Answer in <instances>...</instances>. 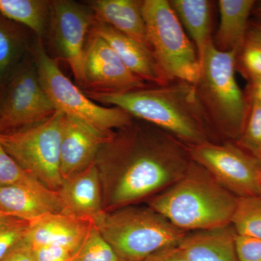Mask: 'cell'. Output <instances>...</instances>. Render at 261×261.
<instances>
[{"instance_id": "cell-10", "label": "cell", "mask_w": 261, "mask_h": 261, "mask_svg": "<svg viewBox=\"0 0 261 261\" xmlns=\"http://www.w3.org/2000/svg\"><path fill=\"white\" fill-rule=\"evenodd\" d=\"M192 161L238 197L260 195L258 161L231 142L190 146Z\"/></svg>"}, {"instance_id": "cell-7", "label": "cell", "mask_w": 261, "mask_h": 261, "mask_svg": "<svg viewBox=\"0 0 261 261\" xmlns=\"http://www.w3.org/2000/svg\"><path fill=\"white\" fill-rule=\"evenodd\" d=\"M140 5L151 53L166 80L195 84L200 58L169 1L143 0Z\"/></svg>"}, {"instance_id": "cell-3", "label": "cell", "mask_w": 261, "mask_h": 261, "mask_svg": "<svg viewBox=\"0 0 261 261\" xmlns=\"http://www.w3.org/2000/svg\"><path fill=\"white\" fill-rule=\"evenodd\" d=\"M238 198L205 168L192 161L186 173L149 199L148 205L187 232L231 224Z\"/></svg>"}, {"instance_id": "cell-9", "label": "cell", "mask_w": 261, "mask_h": 261, "mask_svg": "<svg viewBox=\"0 0 261 261\" xmlns=\"http://www.w3.org/2000/svg\"><path fill=\"white\" fill-rule=\"evenodd\" d=\"M56 112L29 50L0 89V132L42 123Z\"/></svg>"}, {"instance_id": "cell-32", "label": "cell", "mask_w": 261, "mask_h": 261, "mask_svg": "<svg viewBox=\"0 0 261 261\" xmlns=\"http://www.w3.org/2000/svg\"><path fill=\"white\" fill-rule=\"evenodd\" d=\"M0 261H36L33 247L25 240L15 245Z\"/></svg>"}, {"instance_id": "cell-17", "label": "cell", "mask_w": 261, "mask_h": 261, "mask_svg": "<svg viewBox=\"0 0 261 261\" xmlns=\"http://www.w3.org/2000/svg\"><path fill=\"white\" fill-rule=\"evenodd\" d=\"M0 211L29 222L44 214L62 212L56 192L25 186L0 187Z\"/></svg>"}, {"instance_id": "cell-37", "label": "cell", "mask_w": 261, "mask_h": 261, "mask_svg": "<svg viewBox=\"0 0 261 261\" xmlns=\"http://www.w3.org/2000/svg\"><path fill=\"white\" fill-rule=\"evenodd\" d=\"M5 216H8V215L5 214L3 211H0V218L3 217Z\"/></svg>"}, {"instance_id": "cell-39", "label": "cell", "mask_w": 261, "mask_h": 261, "mask_svg": "<svg viewBox=\"0 0 261 261\" xmlns=\"http://www.w3.org/2000/svg\"><path fill=\"white\" fill-rule=\"evenodd\" d=\"M260 195L261 196V176H260Z\"/></svg>"}, {"instance_id": "cell-31", "label": "cell", "mask_w": 261, "mask_h": 261, "mask_svg": "<svg viewBox=\"0 0 261 261\" xmlns=\"http://www.w3.org/2000/svg\"><path fill=\"white\" fill-rule=\"evenodd\" d=\"M33 250L36 261H70L75 254L70 249L58 245L33 247Z\"/></svg>"}, {"instance_id": "cell-35", "label": "cell", "mask_w": 261, "mask_h": 261, "mask_svg": "<svg viewBox=\"0 0 261 261\" xmlns=\"http://www.w3.org/2000/svg\"><path fill=\"white\" fill-rule=\"evenodd\" d=\"M246 42L261 47V25L250 21L247 30Z\"/></svg>"}, {"instance_id": "cell-26", "label": "cell", "mask_w": 261, "mask_h": 261, "mask_svg": "<svg viewBox=\"0 0 261 261\" xmlns=\"http://www.w3.org/2000/svg\"><path fill=\"white\" fill-rule=\"evenodd\" d=\"M240 148L257 160L261 155V105L250 103L246 124L239 140L235 142Z\"/></svg>"}, {"instance_id": "cell-23", "label": "cell", "mask_w": 261, "mask_h": 261, "mask_svg": "<svg viewBox=\"0 0 261 261\" xmlns=\"http://www.w3.org/2000/svg\"><path fill=\"white\" fill-rule=\"evenodd\" d=\"M50 3L47 0H0V13L29 29L44 42L49 30Z\"/></svg>"}, {"instance_id": "cell-33", "label": "cell", "mask_w": 261, "mask_h": 261, "mask_svg": "<svg viewBox=\"0 0 261 261\" xmlns=\"http://www.w3.org/2000/svg\"><path fill=\"white\" fill-rule=\"evenodd\" d=\"M144 261H191L178 245L161 249Z\"/></svg>"}, {"instance_id": "cell-34", "label": "cell", "mask_w": 261, "mask_h": 261, "mask_svg": "<svg viewBox=\"0 0 261 261\" xmlns=\"http://www.w3.org/2000/svg\"><path fill=\"white\" fill-rule=\"evenodd\" d=\"M248 83L244 91L247 100L250 103L261 105V78L247 81Z\"/></svg>"}, {"instance_id": "cell-14", "label": "cell", "mask_w": 261, "mask_h": 261, "mask_svg": "<svg viewBox=\"0 0 261 261\" xmlns=\"http://www.w3.org/2000/svg\"><path fill=\"white\" fill-rule=\"evenodd\" d=\"M111 136L65 116L60 155L62 177H70L92 166L103 144Z\"/></svg>"}, {"instance_id": "cell-8", "label": "cell", "mask_w": 261, "mask_h": 261, "mask_svg": "<svg viewBox=\"0 0 261 261\" xmlns=\"http://www.w3.org/2000/svg\"><path fill=\"white\" fill-rule=\"evenodd\" d=\"M65 120V115L56 111L42 123L0 132L2 145L20 168L56 192L63 180L60 155Z\"/></svg>"}, {"instance_id": "cell-6", "label": "cell", "mask_w": 261, "mask_h": 261, "mask_svg": "<svg viewBox=\"0 0 261 261\" xmlns=\"http://www.w3.org/2000/svg\"><path fill=\"white\" fill-rule=\"evenodd\" d=\"M30 53L43 88L56 111L83 122L106 136L132 123L134 118L129 114L118 108L99 106L65 76L56 60L48 54L42 39L35 37Z\"/></svg>"}, {"instance_id": "cell-27", "label": "cell", "mask_w": 261, "mask_h": 261, "mask_svg": "<svg viewBox=\"0 0 261 261\" xmlns=\"http://www.w3.org/2000/svg\"><path fill=\"white\" fill-rule=\"evenodd\" d=\"M5 186L46 187L22 169L6 152L0 142V187Z\"/></svg>"}, {"instance_id": "cell-21", "label": "cell", "mask_w": 261, "mask_h": 261, "mask_svg": "<svg viewBox=\"0 0 261 261\" xmlns=\"http://www.w3.org/2000/svg\"><path fill=\"white\" fill-rule=\"evenodd\" d=\"M182 27L187 29L197 49L200 63L205 48L212 40L214 2L208 0H170Z\"/></svg>"}, {"instance_id": "cell-18", "label": "cell", "mask_w": 261, "mask_h": 261, "mask_svg": "<svg viewBox=\"0 0 261 261\" xmlns=\"http://www.w3.org/2000/svg\"><path fill=\"white\" fill-rule=\"evenodd\" d=\"M88 6L96 19L134 39L150 51L140 1L94 0L89 2Z\"/></svg>"}, {"instance_id": "cell-19", "label": "cell", "mask_w": 261, "mask_h": 261, "mask_svg": "<svg viewBox=\"0 0 261 261\" xmlns=\"http://www.w3.org/2000/svg\"><path fill=\"white\" fill-rule=\"evenodd\" d=\"M231 224L188 233L178 246L191 261H239Z\"/></svg>"}, {"instance_id": "cell-24", "label": "cell", "mask_w": 261, "mask_h": 261, "mask_svg": "<svg viewBox=\"0 0 261 261\" xmlns=\"http://www.w3.org/2000/svg\"><path fill=\"white\" fill-rule=\"evenodd\" d=\"M231 225L237 234L261 239V196L238 197Z\"/></svg>"}, {"instance_id": "cell-36", "label": "cell", "mask_w": 261, "mask_h": 261, "mask_svg": "<svg viewBox=\"0 0 261 261\" xmlns=\"http://www.w3.org/2000/svg\"><path fill=\"white\" fill-rule=\"evenodd\" d=\"M251 15L255 19L253 21L261 25V0L255 2Z\"/></svg>"}, {"instance_id": "cell-12", "label": "cell", "mask_w": 261, "mask_h": 261, "mask_svg": "<svg viewBox=\"0 0 261 261\" xmlns=\"http://www.w3.org/2000/svg\"><path fill=\"white\" fill-rule=\"evenodd\" d=\"M83 91L117 94L149 85L132 73L104 39L89 31L83 59Z\"/></svg>"}, {"instance_id": "cell-16", "label": "cell", "mask_w": 261, "mask_h": 261, "mask_svg": "<svg viewBox=\"0 0 261 261\" xmlns=\"http://www.w3.org/2000/svg\"><path fill=\"white\" fill-rule=\"evenodd\" d=\"M92 222L51 213L30 221L25 240L33 247L58 245L75 252L87 237Z\"/></svg>"}, {"instance_id": "cell-4", "label": "cell", "mask_w": 261, "mask_h": 261, "mask_svg": "<svg viewBox=\"0 0 261 261\" xmlns=\"http://www.w3.org/2000/svg\"><path fill=\"white\" fill-rule=\"evenodd\" d=\"M236 51H221L212 40L201 61L197 96L219 140L237 142L243 134L250 109L235 77Z\"/></svg>"}, {"instance_id": "cell-13", "label": "cell", "mask_w": 261, "mask_h": 261, "mask_svg": "<svg viewBox=\"0 0 261 261\" xmlns=\"http://www.w3.org/2000/svg\"><path fill=\"white\" fill-rule=\"evenodd\" d=\"M56 193L62 214L93 223L105 212L102 185L95 163L76 174L63 178Z\"/></svg>"}, {"instance_id": "cell-1", "label": "cell", "mask_w": 261, "mask_h": 261, "mask_svg": "<svg viewBox=\"0 0 261 261\" xmlns=\"http://www.w3.org/2000/svg\"><path fill=\"white\" fill-rule=\"evenodd\" d=\"M192 162L190 147L134 118L103 144L97 159L103 210H118L151 199L178 181Z\"/></svg>"}, {"instance_id": "cell-15", "label": "cell", "mask_w": 261, "mask_h": 261, "mask_svg": "<svg viewBox=\"0 0 261 261\" xmlns=\"http://www.w3.org/2000/svg\"><path fill=\"white\" fill-rule=\"evenodd\" d=\"M90 31L104 39L126 68L145 83L149 85L168 83L151 51L138 42L96 18Z\"/></svg>"}, {"instance_id": "cell-25", "label": "cell", "mask_w": 261, "mask_h": 261, "mask_svg": "<svg viewBox=\"0 0 261 261\" xmlns=\"http://www.w3.org/2000/svg\"><path fill=\"white\" fill-rule=\"evenodd\" d=\"M70 261H119V259L92 223L87 237Z\"/></svg>"}, {"instance_id": "cell-22", "label": "cell", "mask_w": 261, "mask_h": 261, "mask_svg": "<svg viewBox=\"0 0 261 261\" xmlns=\"http://www.w3.org/2000/svg\"><path fill=\"white\" fill-rule=\"evenodd\" d=\"M24 28L0 13V89L30 50L32 42Z\"/></svg>"}, {"instance_id": "cell-20", "label": "cell", "mask_w": 261, "mask_h": 261, "mask_svg": "<svg viewBox=\"0 0 261 261\" xmlns=\"http://www.w3.org/2000/svg\"><path fill=\"white\" fill-rule=\"evenodd\" d=\"M255 0H219V25L213 38L221 51L240 53L246 43L250 18Z\"/></svg>"}, {"instance_id": "cell-29", "label": "cell", "mask_w": 261, "mask_h": 261, "mask_svg": "<svg viewBox=\"0 0 261 261\" xmlns=\"http://www.w3.org/2000/svg\"><path fill=\"white\" fill-rule=\"evenodd\" d=\"M237 70L247 81L261 78V47L245 43L237 56Z\"/></svg>"}, {"instance_id": "cell-2", "label": "cell", "mask_w": 261, "mask_h": 261, "mask_svg": "<svg viewBox=\"0 0 261 261\" xmlns=\"http://www.w3.org/2000/svg\"><path fill=\"white\" fill-rule=\"evenodd\" d=\"M84 92L92 100L120 108L135 119L161 128L189 147L219 142L195 84L173 81L123 93Z\"/></svg>"}, {"instance_id": "cell-30", "label": "cell", "mask_w": 261, "mask_h": 261, "mask_svg": "<svg viewBox=\"0 0 261 261\" xmlns=\"http://www.w3.org/2000/svg\"><path fill=\"white\" fill-rule=\"evenodd\" d=\"M235 249L239 261H261V239L236 233Z\"/></svg>"}, {"instance_id": "cell-38", "label": "cell", "mask_w": 261, "mask_h": 261, "mask_svg": "<svg viewBox=\"0 0 261 261\" xmlns=\"http://www.w3.org/2000/svg\"><path fill=\"white\" fill-rule=\"evenodd\" d=\"M257 161H258L259 164H260V169H261V155H260V159L257 160Z\"/></svg>"}, {"instance_id": "cell-5", "label": "cell", "mask_w": 261, "mask_h": 261, "mask_svg": "<svg viewBox=\"0 0 261 261\" xmlns=\"http://www.w3.org/2000/svg\"><path fill=\"white\" fill-rule=\"evenodd\" d=\"M93 224L119 261H144L161 249L178 245L187 233L149 207L104 212Z\"/></svg>"}, {"instance_id": "cell-28", "label": "cell", "mask_w": 261, "mask_h": 261, "mask_svg": "<svg viewBox=\"0 0 261 261\" xmlns=\"http://www.w3.org/2000/svg\"><path fill=\"white\" fill-rule=\"evenodd\" d=\"M29 222L11 216L0 218V260L25 238Z\"/></svg>"}, {"instance_id": "cell-11", "label": "cell", "mask_w": 261, "mask_h": 261, "mask_svg": "<svg viewBox=\"0 0 261 261\" xmlns=\"http://www.w3.org/2000/svg\"><path fill=\"white\" fill-rule=\"evenodd\" d=\"M94 18L89 6L70 0L51 1L47 39L56 56L70 67L76 83L82 87L84 48Z\"/></svg>"}]
</instances>
